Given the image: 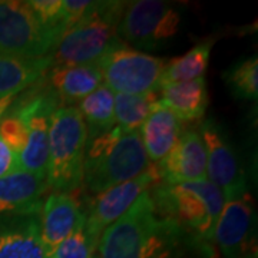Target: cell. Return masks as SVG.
Returning a JSON list of instances; mask_svg holds the SVG:
<instances>
[{
  "instance_id": "cell-9",
  "label": "cell",
  "mask_w": 258,
  "mask_h": 258,
  "mask_svg": "<svg viewBox=\"0 0 258 258\" xmlns=\"http://www.w3.org/2000/svg\"><path fill=\"white\" fill-rule=\"evenodd\" d=\"M181 13L172 3L161 0L128 2L118 26V39L138 49H157L175 36Z\"/></svg>"
},
{
  "instance_id": "cell-6",
  "label": "cell",
  "mask_w": 258,
  "mask_h": 258,
  "mask_svg": "<svg viewBox=\"0 0 258 258\" xmlns=\"http://www.w3.org/2000/svg\"><path fill=\"white\" fill-rule=\"evenodd\" d=\"M59 106V99L43 85V79L29 88L28 92L19 93L10 106V111L19 113L28 126L26 144L18 155L19 169L46 176L50 118Z\"/></svg>"
},
{
  "instance_id": "cell-16",
  "label": "cell",
  "mask_w": 258,
  "mask_h": 258,
  "mask_svg": "<svg viewBox=\"0 0 258 258\" xmlns=\"http://www.w3.org/2000/svg\"><path fill=\"white\" fill-rule=\"evenodd\" d=\"M45 79L60 106H75L103 85L101 69L96 63L50 64Z\"/></svg>"
},
{
  "instance_id": "cell-10",
  "label": "cell",
  "mask_w": 258,
  "mask_h": 258,
  "mask_svg": "<svg viewBox=\"0 0 258 258\" xmlns=\"http://www.w3.org/2000/svg\"><path fill=\"white\" fill-rule=\"evenodd\" d=\"M212 241L225 258L258 257L257 212L248 192L225 201Z\"/></svg>"
},
{
  "instance_id": "cell-15",
  "label": "cell",
  "mask_w": 258,
  "mask_h": 258,
  "mask_svg": "<svg viewBox=\"0 0 258 258\" xmlns=\"http://www.w3.org/2000/svg\"><path fill=\"white\" fill-rule=\"evenodd\" d=\"M49 189L46 176L16 169L0 178V217H20L40 211Z\"/></svg>"
},
{
  "instance_id": "cell-19",
  "label": "cell",
  "mask_w": 258,
  "mask_h": 258,
  "mask_svg": "<svg viewBox=\"0 0 258 258\" xmlns=\"http://www.w3.org/2000/svg\"><path fill=\"white\" fill-rule=\"evenodd\" d=\"M159 101L181 122L203 118L208 106V89L204 78L188 82L171 83L161 88Z\"/></svg>"
},
{
  "instance_id": "cell-28",
  "label": "cell",
  "mask_w": 258,
  "mask_h": 258,
  "mask_svg": "<svg viewBox=\"0 0 258 258\" xmlns=\"http://www.w3.org/2000/svg\"><path fill=\"white\" fill-rule=\"evenodd\" d=\"M19 169L18 155L0 137V178Z\"/></svg>"
},
{
  "instance_id": "cell-1",
  "label": "cell",
  "mask_w": 258,
  "mask_h": 258,
  "mask_svg": "<svg viewBox=\"0 0 258 258\" xmlns=\"http://www.w3.org/2000/svg\"><path fill=\"white\" fill-rule=\"evenodd\" d=\"M208 244L194 238L161 215L149 191L144 192L119 220L102 232L101 258H198Z\"/></svg>"
},
{
  "instance_id": "cell-5",
  "label": "cell",
  "mask_w": 258,
  "mask_h": 258,
  "mask_svg": "<svg viewBox=\"0 0 258 258\" xmlns=\"http://www.w3.org/2000/svg\"><path fill=\"white\" fill-rule=\"evenodd\" d=\"M88 129L76 106H59L49 128L46 181L55 192H76L83 185Z\"/></svg>"
},
{
  "instance_id": "cell-21",
  "label": "cell",
  "mask_w": 258,
  "mask_h": 258,
  "mask_svg": "<svg viewBox=\"0 0 258 258\" xmlns=\"http://www.w3.org/2000/svg\"><path fill=\"white\" fill-rule=\"evenodd\" d=\"M76 108L85 120L88 141L115 126V93L105 85L85 96Z\"/></svg>"
},
{
  "instance_id": "cell-29",
  "label": "cell",
  "mask_w": 258,
  "mask_h": 258,
  "mask_svg": "<svg viewBox=\"0 0 258 258\" xmlns=\"http://www.w3.org/2000/svg\"><path fill=\"white\" fill-rule=\"evenodd\" d=\"M19 93H13V95H5V96H0V122L3 119V116L8 113L10 109V106L13 105V102L16 101Z\"/></svg>"
},
{
  "instance_id": "cell-22",
  "label": "cell",
  "mask_w": 258,
  "mask_h": 258,
  "mask_svg": "<svg viewBox=\"0 0 258 258\" xmlns=\"http://www.w3.org/2000/svg\"><path fill=\"white\" fill-rule=\"evenodd\" d=\"M214 43H215L214 39L204 40L201 43L195 45L192 49H189L185 55L174 57L172 60L166 62L165 71L161 79V88L171 83L188 82V81L204 78V74L208 69Z\"/></svg>"
},
{
  "instance_id": "cell-25",
  "label": "cell",
  "mask_w": 258,
  "mask_h": 258,
  "mask_svg": "<svg viewBox=\"0 0 258 258\" xmlns=\"http://www.w3.org/2000/svg\"><path fill=\"white\" fill-rule=\"evenodd\" d=\"M85 221L86 217L78 225V228L59 244L49 258H92L98 249V242L89 235Z\"/></svg>"
},
{
  "instance_id": "cell-11",
  "label": "cell",
  "mask_w": 258,
  "mask_h": 258,
  "mask_svg": "<svg viewBox=\"0 0 258 258\" xmlns=\"http://www.w3.org/2000/svg\"><path fill=\"white\" fill-rule=\"evenodd\" d=\"M159 182H162L159 168L157 164H151L137 178L95 195L85 221L89 235L99 244L102 232L119 220L142 194L151 191Z\"/></svg>"
},
{
  "instance_id": "cell-30",
  "label": "cell",
  "mask_w": 258,
  "mask_h": 258,
  "mask_svg": "<svg viewBox=\"0 0 258 258\" xmlns=\"http://www.w3.org/2000/svg\"><path fill=\"white\" fill-rule=\"evenodd\" d=\"M92 258H101V257H99V255H98V254H93Z\"/></svg>"
},
{
  "instance_id": "cell-18",
  "label": "cell",
  "mask_w": 258,
  "mask_h": 258,
  "mask_svg": "<svg viewBox=\"0 0 258 258\" xmlns=\"http://www.w3.org/2000/svg\"><path fill=\"white\" fill-rule=\"evenodd\" d=\"M39 215L40 211L9 218L0 228V258H46Z\"/></svg>"
},
{
  "instance_id": "cell-20",
  "label": "cell",
  "mask_w": 258,
  "mask_h": 258,
  "mask_svg": "<svg viewBox=\"0 0 258 258\" xmlns=\"http://www.w3.org/2000/svg\"><path fill=\"white\" fill-rule=\"evenodd\" d=\"M52 64L50 55L20 59L0 55V96L20 93L40 82Z\"/></svg>"
},
{
  "instance_id": "cell-7",
  "label": "cell",
  "mask_w": 258,
  "mask_h": 258,
  "mask_svg": "<svg viewBox=\"0 0 258 258\" xmlns=\"http://www.w3.org/2000/svg\"><path fill=\"white\" fill-rule=\"evenodd\" d=\"M96 64L101 69L105 86L113 93L142 95L158 92L166 60L118 40Z\"/></svg>"
},
{
  "instance_id": "cell-4",
  "label": "cell",
  "mask_w": 258,
  "mask_h": 258,
  "mask_svg": "<svg viewBox=\"0 0 258 258\" xmlns=\"http://www.w3.org/2000/svg\"><path fill=\"white\" fill-rule=\"evenodd\" d=\"M128 2H92L91 9L69 29L50 53L52 64H95L118 39Z\"/></svg>"
},
{
  "instance_id": "cell-17",
  "label": "cell",
  "mask_w": 258,
  "mask_h": 258,
  "mask_svg": "<svg viewBox=\"0 0 258 258\" xmlns=\"http://www.w3.org/2000/svg\"><path fill=\"white\" fill-rule=\"evenodd\" d=\"M184 132L182 122L159 101L139 128L151 164H158L174 149Z\"/></svg>"
},
{
  "instance_id": "cell-3",
  "label": "cell",
  "mask_w": 258,
  "mask_h": 258,
  "mask_svg": "<svg viewBox=\"0 0 258 258\" xmlns=\"http://www.w3.org/2000/svg\"><path fill=\"white\" fill-rule=\"evenodd\" d=\"M151 198L161 215L201 242H211L225 198L208 179L164 184L151 191Z\"/></svg>"
},
{
  "instance_id": "cell-27",
  "label": "cell",
  "mask_w": 258,
  "mask_h": 258,
  "mask_svg": "<svg viewBox=\"0 0 258 258\" xmlns=\"http://www.w3.org/2000/svg\"><path fill=\"white\" fill-rule=\"evenodd\" d=\"M0 137L19 155L28 138V126L23 118L13 111H8L0 122Z\"/></svg>"
},
{
  "instance_id": "cell-14",
  "label": "cell",
  "mask_w": 258,
  "mask_h": 258,
  "mask_svg": "<svg viewBox=\"0 0 258 258\" xmlns=\"http://www.w3.org/2000/svg\"><path fill=\"white\" fill-rule=\"evenodd\" d=\"M157 165L164 184L207 179V152L200 131H184L174 149Z\"/></svg>"
},
{
  "instance_id": "cell-23",
  "label": "cell",
  "mask_w": 258,
  "mask_h": 258,
  "mask_svg": "<svg viewBox=\"0 0 258 258\" xmlns=\"http://www.w3.org/2000/svg\"><path fill=\"white\" fill-rule=\"evenodd\" d=\"M159 102V93H115V125L123 131H139L149 112Z\"/></svg>"
},
{
  "instance_id": "cell-24",
  "label": "cell",
  "mask_w": 258,
  "mask_h": 258,
  "mask_svg": "<svg viewBox=\"0 0 258 258\" xmlns=\"http://www.w3.org/2000/svg\"><path fill=\"white\" fill-rule=\"evenodd\" d=\"M224 81L231 93L238 99L257 101L258 95V59L257 55L232 64L224 72Z\"/></svg>"
},
{
  "instance_id": "cell-26",
  "label": "cell",
  "mask_w": 258,
  "mask_h": 258,
  "mask_svg": "<svg viewBox=\"0 0 258 258\" xmlns=\"http://www.w3.org/2000/svg\"><path fill=\"white\" fill-rule=\"evenodd\" d=\"M26 3L42 26L60 40L68 32L62 19V0H28Z\"/></svg>"
},
{
  "instance_id": "cell-13",
  "label": "cell",
  "mask_w": 258,
  "mask_h": 258,
  "mask_svg": "<svg viewBox=\"0 0 258 258\" xmlns=\"http://www.w3.org/2000/svg\"><path fill=\"white\" fill-rule=\"evenodd\" d=\"M79 198L75 192H52L40 208V238L46 258L85 220Z\"/></svg>"
},
{
  "instance_id": "cell-12",
  "label": "cell",
  "mask_w": 258,
  "mask_h": 258,
  "mask_svg": "<svg viewBox=\"0 0 258 258\" xmlns=\"http://www.w3.org/2000/svg\"><path fill=\"white\" fill-rule=\"evenodd\" d=\"M198 131L207 152V179L221 191L225 201L248 192L240 159L220 126L208 119Z\"/></svg>"
},
{
  "instance_id": "cell-8",
  "label": "cell",
  "mask_w": 258,
  "mask_h": 258,
  "mask_svg": "<svg viewBox=\"0 0 258 258\" xmlns=\"http://www.w3.org/2000/svg\"><path fill=\"white\" fill-rule=\"evenodd\" d=\"M59 39L33 15L26 2L0 0V55L20 59L49 56Z\"/></svg>"
},
{
  "instance_id": "cell-2",
  "label": "cell",
  "mask_w": 258,
  "mask_h": 258,
  "mask_svg": "<svg viewBox=\"0 0 258 258\" xmlns=\"http://www.w3.org/2000/svg\"><path fill=\"white\" fill-rule=\"evenodd\" d=\"M151 161L148 159L139 131H111L88 141L83 161V185L92 194L103 192L115 185L141 175Z\"/></svg>"
}]
</instances>
